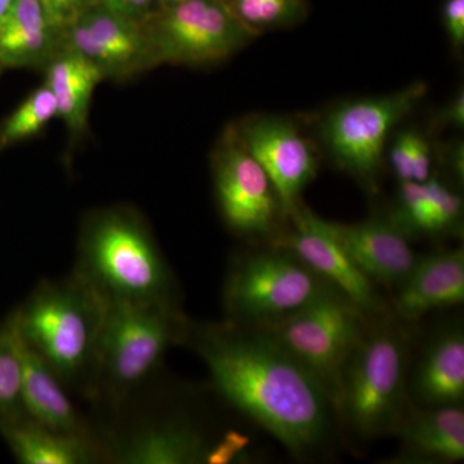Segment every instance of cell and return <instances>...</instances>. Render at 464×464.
Segmentation results:
<instances>
[{
	"mask_svg": "<svg viewBox=\"0 0 464 464\" xmlns=\"http://www.w3.org/2000/svg\"><path fill=\"white\" fill-rule=\"evenodd\" d=\"M439 123L442 127L463 128L464 125V92L458 91L448 105L440 111Z\"/></svg>",
	"mask_w": 464,
	"mask_h": 464,
	"instance_id": "34",
	"label": "cell"
},
{
	"mask_svg": "<svg viewBox=\"0 0 464 464\" xmlns=\"http://www.w3.org/2000/svg\"><path fill=\"white\" fill-rule=\"evenodd\" d=\"M365 314L337 289L266 329L313 375L331 400L340 404L344 372L365 334Z\"/></svg>",
	"mask_w": 464,
	"mask_h": 464,
	"instance_id": "5",
	"label": "cell"
},
{
	"mask_svg": "<svg viewBox=\"0 0 464 464\" xmlns=\"http://www.w3.org/2000/svg\"><path fill=\"white\" fill-rule=\"evenodd\" d=\"M103 313L102 299L72 274L43 280L8 319L66 390L94 399Z\"/></svg>",
	"mask_w": 464,
	"mask_h": 464,
	"instance_id": "3",
	"label": "cell"
},
{
	"mask_svg": "<svg viewBox=\"0 0 464 464\" xmlns=\"http://www.w3.org/2000/svg\"><path fill=\"white\" fill-rule=\"evenodd\" d=\"M393 219L406 234H438L426 182H400L398 215Z\"/></svg>",
	"mask_w": 464,
	"mask_h": 464,
	"instance_id": "26",
	"label": "cell"
},
{
	"mask_svg": "<svg viewBox=\"0 0 464 464\" xmlns=\"http://www.w3.org/2000/svg\"><path fill=\"white\" fill-rule=\"evenodd\" d=\"M426 186L430 201H431L438 234L457 227L460 216H462V198L435 177H430V179L426 181Z\"/></svg>",
	"mask_w": 464,
	"mask_h": 464,
	"instance_id": "27",
	"label": "cell"
},
{
	"mask_svg": "<svg viewBox=\"0 0 464 464\" xmlns=\"http://www.w3.org/2000/svg\"><path fill=\"white\" fill-rule=\"evenodd\" d=\"M237 128L244 145L273 183L283 216L292 215L301 204L302 191L314 181L319 169L313 143L295 121L283 116H252Z\"/></svg>",
	"mask_w": 464,
	"mask_h": 464,
	"instance_id": "12",
	"label": "cell"
},
{
	"mask_svg": "<svg viewBox=\"0 0 464 464\" xmlns=\"http://www.w3.org/2000/svg\"><path fill=\"white\" fill-rule=\"evenodd\" d=\"M449 168L453 170L458 179H463V145L462 143H456L449 149Z\"/></svg>",
	"mask_w": 464,
	"mask_h": 464,
	"instance_id": "35",
	"label": "cell"
},
{
	"mask_svg": "<svg viewBox=\"0 0 464 464\" xmlns=\"http://www.w3.org/2000/svg\"><path fill=\"white\" fill-rule=\"evenodd\" d=\"M331 289L295 256L276 246L232 265L225 283L224 306L230 322L265 325L292 315Z\"/></svg>",
	"mask_w": 464,
	"mask_h": 464,
	"instance_id": "8",
	"label": "cell"
},
{
	"mask_svg": "<svg viewBox=\"0 0 464 464\" xmlns=\"http://www.w3.org/2000/svg\"><path fill=\"white\" fill-rule=\"evenodd\" d=\"M100 5L123 14L125 16L143 21L148 20L154 12L158 11L155 0H100Z\"/></svg>",
	"mask_w": 464,
	"mask_h": 464,
	"instance_id": "32",
	"label": "cell"
},
{
	"mask_svg": "<svg viewBox=\"0 0 464 464\" xmlns=\"http://www.w3.org/2000/svg\"><path fill=\"white\" fill-rule=\"evenodd\" d=\"M2 69H3V67H2V66H0V70H2Z\"/></svg>",
	"mask_w": 464,
	"mask_h": 464,
	"instance_id": "38",
	"label": "cell"
},
{
	"mask_svg": "<svg viewBox=\"0 0 464 464\" xmlns=\"http://www.w3.org/2000/svg\"><path fill=\"white\" fill-rule=\"evenodd\" d=\"M44 70V84L56 101L57 118L72 140L81 139L88 128L92 97L105 76L87 58L66 48H60Z\"/></svg>",
	"mask_w": 464,
	"mask_h": 464,
	"instance_id": "20",
	"label": "cell"
},
{
	"mask_svg": "<svg viewBox=\"0 0 464 464\" xmlns=\"http://www.w3.org/2000/svg\"><path fill=\"white\" fill-rule=\"evenodd\" d=\"M432 148L429 140L417 132L414 143L413 182H426L431 177Z\"/></svg>",
	"mask_w": 464,
	"mask_h": 464,
	"instance_id": "33",
	"label": "cell"
},
{
	"mask_svg": "<svg viewBox=\"0 0 464 464\" xmlns=\"http://www.w3.org/2000/svg\"><path fill=\"white\" fill-rule=\"evenodd\" d=\"M54 118H57L56 101L50 88L42 84L0 127V150L36 136Z\"/></svg>",
	"mask_w": 464,
	"mask_h": 464,
	"instance_id": "24",
	"label": "cell"
},
{
	"mask_svg": "<svg viewBox=\"0 0 464 464\" xmlns=\"http://www.w3.org/2000/svg\"><path fill=\"white\" fill-rule=\"evenodd\" d=\"M396 431L415 458L439 462L464 459V411L460 405L430 406L402 418Z\"/></svg>",
	"mask_w": 464,
	"mask_h": 464,
	"instance_id": "22",
	"label": "cell"
},
{
	"mask_svg": "<svg viewBox=\"0 0 464 464\" xmlns=\"http://www.w3.org/2000/svg\"><path fill=\"white\" fill-rule=\"evenodd\" d=\"M51 25L63 33L85 11L99 5L100 0H39Z\"/></svg>",
	"mask_w": 464,
	"mask_h": 464,
	"instance_id": "28",
	"label": "cell"
},
{
	"mask_svg": "<svg viewBox=\"0 0 464 464\" xmlns=\"http://www.w3.org/2000/svg\"><path fill=\"white\" fill-rule=\"evenodd\" d=\"M426 93L427 85L415 82L393 93L344 101L329 110L319 136L333 163L373 190L391 132Z\"/></svg>",
	"mask_w": 464,
	"mask_h": 464,
	"instance_id": "7",
	"label": "cell"
},
{
	"mask_svg": "<svg viewBox=\"0 0 464 464\" xmlns=\"http://www.w3.org/2000/svg\"><path fill=\"white\" fill-rule=\"evenodd\" d=\"M464 301L462 248L418 258L400 284L395 310L405 320H418L438 308L458 306Z\"/></svg>",
	"mask_w": 464,
	"mask_h": 464,
	"instance_id": "17",
	"label": "cell"
},
{
	"mask_svg": "<svg viewBox=\"0 0 464 464\" xmlns=\"http://www.w3.org/2000/svg\"><path fill=\"white\" fill-rule=\"evenodd\" d=\"M417 132L399 133L389 150L390 166L400 182H413L414 143Z\"/></svg>",
	"mask_w": 464,
	"mask_h": 464,
	"instance_id": "29",
	"label": "cell"
},
{
	"mask_svg": "<svg viewBox=\"0 0 464 464\" xmlns=\"http://www.w3.org/2000/svg\"><path fill=\"white\" fill-rule=\"evenodd\" d=\"M209 371L217 392L295 457L315 451L331 426L319 382L266 329L226 320H188L185 343Z\"/></svg>",
	"mask_w": 464,
	"mask_h": 464,
	"instance_id": "1",
	"label": "cell"
},
{
	"mask_svg": "<svg viewBox=\"0 0 464 464\" xmlns=\"http://www.w3.org/2000/svg\"><path fill=\"white\" fill-rule=\"evenodd\" d=\"M212 445L179 418L146 420L102 447V458L123 464L208 463Z\"/></svg>",
	"mask_w": 464,
	"mask_h": 464,
	"instance_id": "15",
	"label": "cell"
},
{
	"mask_svg": "<svg viewBox=\"0 0 464 464\" xmlns=\"http://www.w3.org/2000/svg\"><path fill=\"white\" fill-rule=\"evenodd\" d=\"M292 231L277 246L288 250L365 315H377L384 304L374 283L360 271L329 228L328 221L301 206L292 215Z\"/></svg>",
	"mask_w": 464,
	"mask_h": 464,
	"instance_id": "13",
	"label": "cell"
},
{
	"mask_svg": "<svg viewBox=\"0 0 464 464\" xmlns=\"http://www.w3.org/2000/svg\"><path fill=\"white\" fill-rule=\"evenodd\" d=\"M188 324L174 304H105L94 399L124 401L157 371L170 347L185 343Z\"/></svg>",
	"mask_w": 464,
	"mask_h": 464,
	"instance_id": "4",
	"label": "cell"
},
{
	"mask_svg": "<svg viewBox=\"0 0 464 464\" xmlns=\"http://www.w3.org/2000/svg\"><path fill=\"white\" fill-rule=\"evenodd\" d=\"M103 304H176L174 279L145 221L124 207L85 218L74 273Z\"/></svg>",
	"mask_w": 464,
	"mask_h": 464,
	"instance_id": "2",
	"label": "cell"
},
{
	"mask_svg": "<svg viewBox=\"0 0 464 464\" xmlns=\"http://www.w3.org/2000/svg\"><path fill=\"white\" fill-rule=\"evenodd\" d=\"M246 447H248V439L246 436L230 432L218 444L212 445L209 457H208V464L234 462L235 459L243 456Z\"/></svg>",
	"mask_w": 464,
	"mask_h": 464,
	"instance_id": "31",
	"label": "cell"
},
{
	"mask_svg": "<svg viewBox=\"0 0 464 464\" xmlns=\"http://www.w3.org/2000/svg\"><path fill=\"white\" fill-rule=\"evenodd\" d=\"M14 0H0V21L8 14L9 9L14 5Z\"/></svg>",
	"mask_w": 464,
	"mask_h": 464,
	"instance_id": "36",
	"label": "cell"
},
{
	"mask_svg": "<svg viewBox=\"0 0 464 464\" xmlns=\"http://www.w3.org/2000/svg\"><path fill=\"white\" fill-rule=\"evenodd\" d=\"M26 413L23 405V371L16 337L8 319L0 326V417Z\"/></svg>",
	"mask_w": 464,
	"mask_h": 464,
	"instance_id": "25",
	"label": "cell"
},
{
	"mask_svg": "<svg viewBox=\"0 0 464 464\" xmlns=\"http://www.w3.org/2000/svg\"><path fill=\"white\" fill-rule=\"evenodd\" d=\"M61 33L39 0H14L0 21V66L43 67L60 51Z\"/></svg>",
	"mask_w": 464,
	"mask_h": 464,
	"instance_id": "19",
	"label": "cell"
},
{
	"mask_svg": "<svg viewBox=\"0 0 464 464\" xmlns=\"http://www.w3.org/2000/svg\"><path fill=\"white\" fill-rule=\"evenodd\" d=\"M8 322L14 328L20 355L23 405L26 414L48 429L90 440L101 447V441L93 435L87 420L67 395L65 386L50 366L43 362L41 356L32 347L27 346L11 320L8 319Z\"/></svg>",
	"mask_w": 464,
	"mask_h": 464,
	"instance_id": "16",
	"label": "cell"
},
{
	"mask_svg": "<svg viewBox=\"0 0 464 464\" xmlns=\"http://www.w3.org/2000/svg\"><path fill=\"white\" fill-rule=\"evenodd\" d=\"M61 48L82 54L111 81H128L157 67L145 21L100 3L61 33Z\"/></svg>",
	"mask_w": 464,
	"mask_h": 464,
	"instance_id": "11",
	"label": "cell"
},
{
	"mask_svg": "<svg viewBox=\"0 0 464 464\" xmlns=\"http://www.w3.org/2000/svg\"><path fill=\"white\" fill-rule=\"evenodd\" d=\"M328 226L360 271L374 284L400 285L417 262L408 234L393 218L374 217L351 225L328 221Z\"/></svg>",
	"mask_w": 464,
	"mask_h": 464,
	"instance_id": "14",
	"label": "cell"
},
{
	"mask_svg": "<svg viewBox=\"0 0 464 464\" xmlns=\"http://www.w3.org/2000/svg\"><path fill=\"white\" fill-rule=\"evenodd\" d=\"M145 23L157 66L215 65L257 38L221 0H183Z\"/></svg>",
	"mask_w": 464,
	"mask_h": 464,
	"instance_id": "9",
	"label": "cell"
},
{
	"mask_svg": "<svg viewBox=\"0 0 464 464\" xmlns=\"http://www.w3.org/2000/svg\"><path fill=\"white\" fill-rule=\"evenodd\" d=\"M157 2L158 9L169 7V5H177V3L183 2V0H155Z\"/></svg>",
	"mask_w": 464,
	"mask_h": 464,
	"instance_id": "37",
	"label": "cell"
},
{
	"mask_svg": "<svg viewBox=\"0 0 464 464\" xmlns=\"http://www.w3.org/2000/svg\"><path fill=\"white\" fill-rule=\"evenodd\" d=\"M415 398L429 406L460 405L464 398V337L451 329L427 348L413 377Z\"/></svg>",
	"mask_w": 464,
	"mask_h": 464,
	"instance_id": "21",
	"label": "cell"
},
{
	"mask_svg": "<svg viewBox=\"0 0 464 464\" xmlns=\"http://www.w3.org/2000/svg\"><path fill=\"white\" fill-rule=\"evenodd\" d=\"M232 16L259 36L304 20L307 0H221Z\"/></svg>",
	"mask_w": 464,
	"mask_h": 464,
	"instance_id": "23",
	"label": "cell"
},
{
	"mask_svg": "<svg viewBox=\"0 0 464 464\" xmlns=\"http://www.w3.org/2000/svg\"><path fill=\"white\" fill-rule=\"evenodd\" d=\"M0 433L23 464H85L102 458L96 442L54 431L26 413L0 417Z\"/></svg>",
	"mask_w": 464,
	"mask_h": 464,
	"instance_id": "18",
	"label": "cell"
},
{
	"mask_svg": "<svg viewBox=\"0 0 464 464\" xmlns=\"http://www.w3.org/2000/svg\"><path fill=\"white\" fill-rule=\"evenodd\" d=\"M442 24L451 45L460 51L464 45V0H445Z\"/></svg>",
	"mask_w": 464,
	"mask_h": 464,
	"instance_id": "30",
	"label": "cell"
},
{
	"mask_svg": "<svg viewBox=\"0 0 464 464\" xmlns=\"http://www.w3.org/2000/svg\"><path fill=\"white\" fill-rule=\"evenodd\" d=\"M337 409L364 438L396 431L405 411V347L398 332H365L348 362Z\"/></svg>",
	"mask_w": 464,
	"mask_h": 464,
	"instance_id": "6",
	"label": "cell"
},
{
	"mask_svg": "<svg viewBox=\"0 0 464 464\" xmlns=\"http://www.w3.org/2000/svg\"><path fill=\"white\" fill-rule=\"evenodd\" d=\"M217 201L226 225L243 237L274 231L282 206L273 183L244 145L237 124L226 128L212 159Z\"/></svg>",
	"mask_w": 464,
	"mask_h": 464,
	"instance_id": "10",
	"label": "cell"
}]
</instances>
